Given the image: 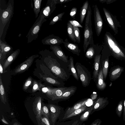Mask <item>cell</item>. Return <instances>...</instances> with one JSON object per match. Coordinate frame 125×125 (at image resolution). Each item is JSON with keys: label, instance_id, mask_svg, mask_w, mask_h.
Listing matches in <instances>:
<instances>
[{"label": "cell", "instance_id": "cell-42", "mask_svg": "<svg viewBox=\"0 0 125 125\" xmlns=\"http://www.w3.org/2000/svg\"><path fill=\"white\" fill-rule=\"evenodd\" d=\"M73 26L82 28V26L77 21L74 20L70 21H69Z\"/></svg>", "mask_w": 125, "mask_h": 125}, {"label": "cell", "instance_id": "cell-37", "mask_svg": "<svg viewBox=\"0 0 125 125\" xmlns=\"http://www.w3.org/2000/svg\"><path fill=\"white\" fill-rule=\"evenodd\" d=\"M74 36L76 42L78 43L80 42V38L79 30L78 27L73 26Z\"/></svg>", "mask_w": 125, "mask_h": 125}, {"label": "cell", "instance_id": "cell-45", "mask_svg": "<svg viewBox=\"0 0 125 125\" xmlns=\"http://www.w3.org/2000/svg\"><path fill=\"white\" fill-rule=\"evenodd\" d=\"M102 122L100 119H98L95 120L91 124V125H100Z\"/></svg>", "mask_w": 125, "mask_h": 125}, {"label": "cell", "instance_id": "cell-27", "mask_svg": "<svg viewBox=\"0 0 125 125\" xmlns=\"http://www.w3.org/2000/svg\"><path fill=\"white\" fill-rule=\"evenodd\" d=\"M12 49V48L11 46L0 39V51L7 54Z\"/></svg>", "mask_w": 125, "mask_h": 125}, {"label": "cell", "instance_id": "cell-44", "mask_svg": "<svg viewBox=\"0 0 125 125\" xmlns=\"http://www.w3.org/2000/svg\"><path fill=\"white\" fill-rule=\"evenodd\" d=\"M77 10V9L75 7H73L71 9L70 13V15L72 18H74L75 17Z\"/></svg>", "mask_w": 125, "mask_h": 125}, {"label": "cell", "instance_id": "cell-26", "mask_svg": "<svg viewBox=\"0 0 125 125\" xmlns=\"http://www.w3.org/2000/svg\"><path fill=\"white\" fill-rule=\"evenodd\" d=\"M54 6L46 4V6L41 10L42 15L45 18H48L54 10Z\"/></svg>", "mask_w": 125, "mask_h": 125}, {"label": "cell", "instance_id": "cell-31", "mask_svg": "<svg viewBox=\"0 0 125 125\" xmlns=\"http://www.w3.org/2000/svg\"><path fill=\"white\" fill-rule=\"evenodd\" d=\"M67 32L70 39L74 42H76L74 36L73 26L69 21L67 23Z\"/></svg>", "mask_w": 125, "mask_h": 125}, {"label": "cell", "instance_id": "cell-53", "mask_svg": "<svg viewBox=\"0 0 125 125\" xmlns=\"http://www.w3.org/2000/svg\"><path fill=\"white\" fill-rule=\"evenodd\" d=\"M112 82H110V84L109 85V87L111 86L112 85Z\"/></svg>", "mask_w": 125, "mask_h": 125}, {"label": "cell", "instance_id": "cell-54", "mask_svg": "<svg viewBox=\"0 0 125 125\" xmlns=\"http://www.w3.org/2000/svg\"><path fill=\"white\" fill-rule=\"evenodd\" d=\"M65 0H60V2H62L64 1Z\"/></svg>", "mask_w": 125, "mask_h": 125}, {"label": "cell", "instance_id": "cell-56", "mask_svg": "<svg viewBox=\"0 0 125 125\" xmlns=\"http://www.w3.org/2000/svg\"><path fill=\"white\" fill-rule=\"evenodd\" d=\"M68 0H65L64 1L65 2H66V1H68Z\"/></svg>", "mask_w": 125, "mask_h": 125}, {"label": "cell", "instance_id": "cell-30", "mask_svg": "<svg viewBox=\"0 0 125 125\" xmlns=\"http://www.w3.org/2000/svg\"><path fill=\"white\" fill-rule=\"evenodd\" d=\"M0 93L1 101L4 104H6L7 102V99L4 88L2 83L0 74Z\"/></svg>", "mask_w": 125, "mask_h": 125}, {"label": "cell", "instance_id": "cell-35", "mask_svg": "<svg viewBox=\"0 0 125 125\" xmlns=\"http://www.w3.org/2000/svg\"><path fill=\"white\" fill-rule=\"evenodd\" d=\"M41 113L42 115L46 117L51 121L50 119L51 116L48 108L46 105L43 103H42Z\"/></svg>", "mask_w": 125, "mask_h": 125}, {"label": "cell", "instance_id": "cell-8", "mask_svg": "<svg viewBox=\"0 0 125 125\" xmlns=\"http://www.w3.org/2000/svg\"><path fill=\"white\" fill-rule=\"evenodd\" d=\"M39 56L38 54L31 56L11 71V73L15 74L22 73L27 70L31 66L35 59Z\"/></svg>", "mask_w": 125, "mask_h": 125}, {"label": "cell", "instance_id": "cell-17", "mask_svg": "<svg viewBox=\"0 0 125 125\" xmlns=\"http://www.w3.org/2000/svg\"><path fill=\"white\" fill-rule=\"evenodd\" d=\"M20 52L19 49H17L13 52L8 58L5 60L3 65L4 70L6 72L7 71L6 69L17 58Z\"/></svg>", "mask_w": 125, "mask_h": 125}, {"label": "cell", "instance_id": "cell-15", "mask_svg": "<svg viewBox=\"0 0 125 125\" xmlns=\"http://www.w3.org/2000/svg\"><path fill=\"white\" fill-rule=\"evenodd\" d=\"M50 48L59 59L65 62H68V56L65 55L61 47L58 45H51Z\"/></svg>", "mask_w": 125, "mask_h": 125}, {"label": "cell", "instance_id": "cell-22", "mask_svg": "<svg viewBox=\"0 0 125 125\" xmlns=\"http://www.w3.org/2000/svg\"><path fill=\"white\" fill-rule=\"evenodd\" d=\"M101 55H96L95 57L94 64V70L93 73V77L94 82L97 83L98 74L99 72V66Z\"/></svg>", "mask_w": 125, "mask_h": 125}, {"label": "cell", "instance_id": "cell-57", "mask_svg": "<svg viewBox=\"0 0 125 125\" xmlns=\"http://www.w3.org/2000/svg\"><path fill=\"white\" fill-rule=\"evenodd\" d=\"M13 113H11V115H13Z\"/></svg>", "mask_w": 125, "mask_h": 125}, {"label": "cell", "instance_id": "cell-28", "mask_svg": "<svg viewBox=\"0 0 125 125\" xmlns=\"http://www.w3.org/2000/svg\"><path fill=\"white\" fill-rule=\"evenodd\" d=\"M93 109V105L90 106L88 109L83 113V114L80 116L79 121L82 123L88 119V118L91 115Z\"/></svg>", "mask_w": 125, "mask_h": 125}, {"label": "cell", "instance_id": "cell-55", "mask_svg": "<svg viewBox=\"0 0 125 125\" xmlns=\"http://www.w3.org/2000/svg\"><path fill=\"white\" fill-rule=\"evenodd\" d=\"M4 2V0H0V3H1V2Z\"/></svg>", "mask_w": 125, "mask_h": 125}, {"label": "cell", "instance_id": "cell-23", "mask_svg": "<svg viewBox=\"0 0 125 125\" xmlns=\"http://www.w3.org/2000/svg\"><path fill=\"white\" fill-rule=\"evenodd\" d=\"M87 100V99H85L75 104L72 106L67 107L62 114L61 117L69 114L75 110L85 105Z\"/></svg>", "mask_w": 125, "mask_h": 125}, {"label": "cell", "instance_id": "cell-16", "mask_svg": "<svg viewBox=\"0 0 125 125\" xmlns=\"http://www.w3.org/2000/svg\"><path fill=\"white\" fill-rule=\"evenodd\" d=\"M40 77L43 80L48 83L57 86L58 87H64L65 83L64 81L59 79L53 78L52 77L45 76L42 74L39 73Z\"/></svg>", "mask_w": 125, "mask_h": 125}, {"label": "cell", "instance_id": "cell-6", "mask_svg": "<svg viewBox=\"0 0 125 125\" xmlns=\"http://www.w3.org/2000/svg\"><path fill=\"white\" fill-rule=\"evenodd\" d=\"M75 67L83 86L84 87L88 86L91 80L90 72L83 65L78 62L76 63Z\"/></svg>", "mask_w": 125, "mask_h": 125}, {"label": "cell", "instance_id": "cell-24", "mask_svg": "<svg viewBox=\"0 0 125 125\" xmlns=\"http://www.w3.org/2000/svg\"><path fill=\"white\" fill-rule=\"evenodd\" d=\"M96 84L97 88L99 90H104L106 87V84L104 82V79L102 68L99 70Z\"/></svg>", "mask_w": 125, "mask_h": 125}, {"label": "cell", "instance_id": "cell-1", "mask_svg": "<svg viewBox=\"0 0 125 125\" xmlns=\"http://www.w3.org/2000/svg\"><path fill=\"white\" fill-rule=\"evenodd\" d=\"M39 53L42 56L41 60L56 77L63 81L70 78L71 74L68 69H65L61 67L56 59L49 55V51L45 50Z\"/></svg>", "mask_w": 125, "mask_h": 125}, {"label": "cell", "instance_id": "cell-36", "mask_svg": "<svg viewBox=\"0 0 125 125\" xmlns=\"http://www.w3.org/2000/svg\"><path fill=\"white\" fill-rule=\"evenodd\" d=\"M91 45L85 53V56L89 59L93 58L95 54V50L94 46H92V44Z\"/></svg>", "mask_w": 125, "mask_h": 125}, {"label": "cell", "instance_id": "cell-52", "mask_svg": "<svg viewBox=\"0 0 125 125\" xmlns=\"http://www.w3.org/2000/svg\"><path fill=\"white\" fill-rule=\"evenodd\" d=\"M13 125H20V124H19L15 122L13 124Z\"/></svg>", "mask_w": 125, "mask_h": 125}, {"label": "cell", "instance_id": "cell-20", "mask_svg": "<svg viewBox=\"0 0 125 125\" xmlns=\"http://www.w3.org/2000/svg\"><path fill=\"white\" fill-rule=\"evenodd\" d=\"M88 107L86 105L73 111L69 114L63 116L62 117L61 120H64L69 119L73 117L77 116L82 113L89 109Z\"/></svg>", "mask_w": 125, "mask_h": 125}, {"label": "cell", "instance_id": "cell-29", "mask_svg": "<svg viewBox=\"0 0 125 125\" xmlns=\"http://www.w3.org/2000/svg\"><path fill=\"white\" fill-rule=\"evenodd\" d=\"M89 3L88 1H86L81 8L80 11V22L82 23L83 21L88 8Z\"/></svg>", "mask_w": 125, "mask_h": 125}, {"label": "cell", "instance_id": "cell-58", "mask_svg": "<svg viewBox=\"0 0 125 125\" xmlns=\"http://www.w3.org/2000/svg\"><path fill=\"white\" fill-rule=\"evenodd\" d=\"M31 1H32V0H31ZM31 5H32V1H31Z\"/></svg>", "mask_w": 125, "mask_h": 125}, {"label": "cell", "instance_id": "cell-38", "mask_svg": "<svg viewBox=\"0 0 125 125\" xmlns=\"http://www.w3.org/2000/svg\"><path fill=\"white\" fill-rule=\"evenodd\" d=\"M64 14V12H62L58 14L54 17L51 21L49 23V25H53L57 22L60 20L62 18Z\"/></svg>", "mask_w": 125, "mask_h": 125}, {"label": "cell", "instance_id": "cell-32", "mask_svg": "<svg viewBox=\"0 0 125 125\" xmlns=\"http://www.w3.org/2000/svg\"><path fill=\"white\" fill-rule=\"evenodd\" d=\"M42 0H33L34 7L33 10L35 15V17L37 18L40 12V8Z\"/></svg>", "mask_w": 125, "mask_h": 125}, {"label": "cell", "instance_id": "cell-41", "mask_svg": "<svg viewBox=\"0 0 125 125\" xmlns=\"http://www.w3.org/2000/svg\"><path fill=\"white\" fill-rule=\"evenodd\" d=\"M32 79L31 77H29L27 79L23 86V89L24 90H26L28 88L29 86L31 84Z\"/></svg>", "mask_w": 125, "mask_h": 125}, {"label": "cell", "instance_id": "cell-9", "mask_svg": "<svg viewBox=\"0 0 125 125\" xmlns=\"http://www.w3.org/2000/svg\"><path fill=\"white\" fill-rule=\"evenodd\" d=\"M50 114V120L52 125H54L57 119L60 117L64 111L63 108L52 104L48 105Z\"/></svg>", "mask_w": 125, "mask_h": 125}, {"label": "cell", "instance_id": "cell-39", "mask_svg": "<svg viewBox=\"0 0 125 125\" xmlns=\"http://www.w3.org/2000/svg\"><path fill=\"white\" fill-rule=\"evenodd\" d=\"M50 120L46 117L44 116L42 117L40 119V125H51Z\"/></svg>", "mask_w": 125, "mask_h": 125}, {"label": "cell", "instance_id": "cell-13", "mask_svg": "<svg viewBox=\"0 0 125 125\" xmlns=\"http://www.w3.org/2000/svg\"><path fill=\"white\" fill-rule=\"evenodd\" d=\"M109 103L107 97H99L93 105V109L91 115L95 112L103 109Z\"/></svg>", "mask_w": 125, "mask_h": 125}, {"label": "cell", "instance_id": "cell-21", "mask_svg": "<svg viewBox=\"0 0 125 125\" xmlns=\"http://www.w3.org/2000/svg\"><path fill=\"white\" fill-rule=\"evenodd\" d=\"M124 71V68L120 66L112 69L109 74L110 80L113 81L117 80L120 77Z\"/></svg>", "mask_w": 125, "mask_h": 125}, {"label": "cell", "instance_id": "cell-14", "mask_svg": "<svg viewBox=\"0 0 125 125\" xmlns=\"http://www.w3.org/2000/svg\"><path fill=\"white\" fill-rule=\"evenodd\" d=\"M63 42L62 39L53 34L46 37L42 41L43 44L50 45H58L63 43Z\"/></svg>", "mask_w": 125, "mask_h": 125}, {"label": "cell", "instance_id": "cell-10", "mask_svg": "<svg viewBox=\"0 0 125 125\" xmlns=\"http://www.w3.org/2000/svg\"><path fill=\"white\" fill-rule=\"evenodd\" d=\"M94 17L96 31L97 36H98L102 30L103 21L99 10L96 5L94 7Z\"/></svg>", "mask_w": 125, "mask_h": 125}, {"label": "cell", "instance_id": "cell-4", "mask_svg": "<svg viewBox=\"0 0 125 125\" xmlns=\"http://www.w3.org/2000/svg\"><path fill=\"white\" fill-rule=\"evenodd\" d=\"M46 20L42 15L41 10L39 17L26 36L28 43H30L37 38L42 24Z\"/></svg>", "mask_w": 125, "mask_h": 125}, {"label": "cell", "instance_id": "cell-40", "mask_svg": "<svg viewBox=\"0 0 125 125\" xmlns=\"http://www.w3.org/2000/svg\"><path fill=\"white\" fill-rule=\"evenodd\" d=\"M37 90L41 91L39 83H38L35 80H34L33 82L32 92H35Z\"/></svg>", "mask_w": 125, "mask_h": 125}, {"label": "cell", "instance_id": "cell-7", "mask_svg": "<svg viewBox=\"0 0 125 125\" xmlns=\"http://www.w3.org/2000/svg\"><path fill=\"white\" fill-rule=\"evenodd\" d=\"M107 45L114 55L118 58H125V55L113 38L108 34H105Z\"/></svg>", "mask_w": 125, "mask_h": 125}, {"label": "cell", "instance_id": "cell-12", "mask_svg": "<svg viewBox=\"0 0 125 125\" xmlns=\"http://www.w3.org/2000/svg\"><path fill=\"white\" fill-rule=\"evenodd\" d=\"M42 100V97L38 96L35 98L33 104V110L39 125H40V119L42 116L41 113Z\"/></svg>", "mask_w": 125, "mask_h": 125}, {"label": "cell", "instance_id": "cell-25", "mask_svg": "<svg viewBox=\"0 0 125 125\" xmlns=\"http://www.w3.org/2000/svg\"><path fill=\"white\" fill-rule=\"evenodd\" d=\"M68 67L69 71L71 74L76 80L78 81L79 78L74 65L73 58L71 56L70 57V63L68 66Z\"/></svg>", "mask_w": 125, "mask_h": 125}, {"label": "cell", "instance_id": "cell-47", "mask_svg": "<svg viewBox=\"0 0 125 125\" xmlns=\"http://www.w3.org/2000/svg\"><path fill=\"white\" fill-rule=\"evenodd\" d=\"M123 119L125 121V99L124 100V108L123 111Z\"/></svg>", "mask_w": 125, "mask_h": 125}, {"label": "cell", "instance_id": "cell-33", "mask_svg": "<svg viewBox=\"0 0 125 125\" xmlns=\"http://www.w3.org/2000/svg\"><path fill=\"white\" fill-rule=\"evenodd\" d=\"M108 60L106 59L103 62L102 70L104 79V81L105 80L108 74Z\"/></svg>", "mask_w": 125, "mask_h": 125}, {"label": "cell", "instance_id": "cell-18", "mask_svg": "<svg viewBox=\"0 0 125 125\" xmlns=\"http://www.w3.org/2000/svg\"><path fill=\"white\" fill-rule=\"evenodd\" d=\"M77 87L74 86H72L68 90L63 93L61 96L55 98L53 101L59 102L64 101L69 99L75 93Z\"/></svg>", "mask_w": 125, "mask_h": 125}, {"label": "cell", "instance_id": "cell-19", "mask_svg": "<svg viewBox=\"0 0 125 125\" xmlns=\"http://www.w3.org/2000/svg\"><path fill=\"white\" fill-rule=\"evenodd\" d=\"M63 43L65 48L73 54L78 56L80 55L81 50L77 44L69 42L67 39L65 40Z\"/></svg>", "mask_w": 125, "mask_h": 125}, {"label": "cell", "instance_id": "cell-48", "mask_svg": "<svg viewBox=\"0 0 125 125\" xmlns=\"http://www.w3.org/2000/svg\"><path fill=\"white\" fill-rule=\"evenodd\" d=\"M5 72H4L3 67V65L0 63V74H2L3 73Z\"/></svg>", "mask_w": 125, "mask_h": 125}, {"label": "cell", "instance_id": "cell-46", "mask_svg": "<svg viewBox=\"0 0 125 125\" xmlns=\"http://www.w3.org/2000/svg\"><path fill=\"white\" fill-rule=\"evenodd\" d=\"M97 96L98 95L97 93L94 92L91 95L90 98L92 100H94L97 98Z\"/></svg>", "mask_w": 125, "mask_h": 125}, {"label": "cell", "instance_id": "cell-51", "mask_svg": "<svg viewBox=\"0 0 125 125\" xmlns=\"http://www.w3.org/2000/svg\"><path fill=\"white\" fill-rule=\"evenodd\" d=\"M99 0V1L100 2H102L104 3V2H106L107 0Z\"/></svg>", "mask_w": 125, "mask_h": 125}, {"label": "cell", "instance_id": "cell-5", "mask_svg": "<svg viewBox=\"0 0 125 125\" xmlns=\"http://www.w3.org/2000/svg\"><path fill=\"white\" fill-rule=\"evenodd\" d=\"M39 84L41 90L52 101L55 98L61 96L72 87L71 86L68 87L52 88L48 86L46 87L41 83Z\"/></svg>", "mask_w": 125, "mask_h": 125}, {"label": "cell", "instance_id": "cell-43", "mask_svg": "<svg viewBox=\"0 0 125 125\" xmlns=\"http://www.w3.org/2000/svg\"><path fill=\"white\" fill-rule=\"evenodd\" d=\"M6 54H4L0 51V63L3 65L6 58Z\"/></svg>", "mask_w": 125, "mask_h": 125}, {"label": "cell", "instance_id": "cell-2", "mask_svg": "<svg viewBox=\"0 0 125 125\" xmlns=\"http://www.w3.org/2000/svg\"><path fill=\"white\" fill-rule=\"evenodd\" d=\"M14 0H9L5 9L0 8V39L6 31L14 14Z\"/></svg>", "mask_w": 125, "mask_h": 125}, {"label": "cell", "instance_id": "cell-49", "mask_svg": "<svg viewBox=\"0 0 125 125\" xmlns=\"http://www.w3.org/2000/svg\"><path fill=\"white\" fill-rule=\"evenodd\" d=\"M117 0H107L106 3L107 4H109L116 1Z\"/></svg>", "mask_w": 125, "mask_h": 125}, {"label": "cell", "instance_id": "cell-34", "mask_svg": "<svg viewBox=\"0 0 125 125\" xmlns=\"http://www.w3.org/2000/svg\"><path fill=\"white\" fill-rule=\"evenodd\" d=\"M124 100H121L118 103L116 107L115 111L117 115L119 117L121 116L124 108Z\"/></svg>", "mask_w": 125, "mask_h": 125}, {"label": "cell", "instance_id": "cell-3", "mask_svg": "<svg viewBox=\"0 0 125 125\" xmlns=\"http://www.w3.org/2000/svg\"><path fill=\"white\" fill-rule=\"evenodd\" d=\"M91 10L90 6L88 8L85 19L84 31V41L83 48L85 52L89 45L94 44L93 32L92 27Z\"/></svg>", "mask_w": 125, "mask_h": 125}, {"label": "cell", "instance_id": "cell-50", "mask_svg": "<svg viewBox=\"0 0 125 125\" xmlns=\"http://www.w3.org/2000/svg\"><path fill=\"white\" fill-rule=\"evenodd\" d=\"M2 118L1 119L2 121L5 124H9V123L7 122V121L6 120H5L3 116H2Z\"/></svg>", "mask_w": 125, "mask_h": 125}, {"label": "cell", "instance_id": "cell-11", "mask_svg": "<svg viewBox=\"0 0 125 125\" xmlns=\"http://www.w3.org/2000/svg\"><path fill=\"white\" fill-rule=\"evenodd\" d=\"M103 9L108 23L115 32L116 31V28L117 26L120 25L119 22L118 21L116 16L111 13L106 9L103 8Z\"/></svg>", "mask_w": 125, "mask_h": 125}]
</instances>
